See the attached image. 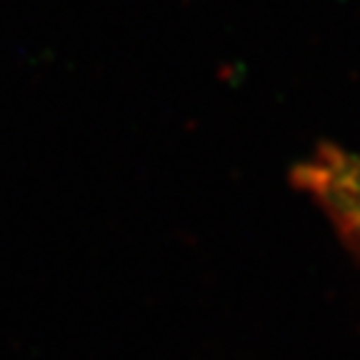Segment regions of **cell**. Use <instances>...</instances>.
Listing matches in <instances>:
<instances>
[{
	"mask_svg": "<svg viewBox=\"0 0 360 360\" xmlns=\"http://www.w3.org/2000/svg\"><path fill=\"white\" fill-rule=\"evenodd\" d=\"M295 183L330 220L360 215V153L321 148L298 165Z\"/></svg>",
	"mask_w": 360,
	"mask_h": 360,
	"instance_id": "obj_1",
	"label": "cell"
},
{
	"mask_svg": "<svg viewBox=\"0 0 360 360\" xmlns=\"http://www.w3.org/2000/svg\"><path fill=\"white\" fill-rule=\"evenodd\" d=\"M333 223L338 225V233L360 255V215H348V218H335Z\"/></svg>",
	"mask_w": 360,
	"mask_h": 360,
	"instance_id": "obj_2",
	"label": "cell"
}]
</instances>
